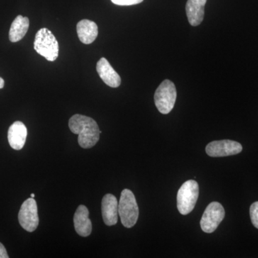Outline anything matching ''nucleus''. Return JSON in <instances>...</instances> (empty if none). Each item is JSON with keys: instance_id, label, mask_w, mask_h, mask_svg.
Listing matches in <instances>:
<instances>
[{"instance_id": "obj_11", "label": "nucleus", "mask_w": 258, "mask_h": 258, "mask_svg": "<svg viewBox=\"0 0 258 258\" xmlns=\"http://www.w3.org/2000/svg\"><path fill=\"white\" fill-rule=\"evenodd\" d=\"M75 230L81 237H88L92 232V223L89 218V211L85 205H80L74 217Z\"/></svg>"}, {"instance_id": "obj_1", "label": "nucleus", "mask_w": 258, "mask_h": 258, "mask_svg": "<svg viewBox=\"0 0 258 258\" xmlns=\"http://www.w3.org/2000/svg\"><path fill=\"white\" fill-rule=\"evenodd\" d=\"M69 125L71 132L79 135V144L83 149L92 148L99 141L101 132L92 118L76 114L70 118Z\"/></svg>"}, {"instance_id": "obj_2", "label": "nucleus", "mask_w": 258, "mask_h": 258, "mask_svg": "<svg viewBox=\"0 0 258 258\" xmlns=\"http://www.w3.org/2000/svg\"><path fill=\"white\" fill-rule=\"evenodd\" d=\"M34 49L47 60L55 61L58 57L59 45L52 32L47 28L38 30L35 35Z\"/></svg>"}, {"instance_id": "obj_10", "label": "nucleus", "mask_w": 258, "mask_h": 258, "mask_svg": "<svg viewBox=\"0 0 258 258\" xmlns=\"http://www.w3.org/2000/svg\"><path fill=\"white\" fill-rule=\"evenodd\" d=\"M97 73L107 86L111 88H118L121 83L119 75L113 69L108 60L102 57L96 64Z\"/></svg>"}, {"instance_id": "obj_18", "label": "nucleus", "mask_w": 258, "mask_h": 258, "mask_svg": "<svg viewBox=\"0 0 258 258\" xmlns=\"http://www.w3.org/2000/svg\"><path fill=\"white\" fill-rule=\"evenodd\" d=\"M8 252H7L6 249H5V246L0 242V258H8Z\"/></svg>"}, {"instance_id": "obj_7", "label": "nucleus", "mask_w": 258, "mask_h": 258, "mask_svg": "<svg viewBox=\"0 0 258 258\" xmlns=\"http://www.w3.org/2000/svg\"><path fill=\"white\" fill-rule=\"evenodd\" d=\"M20 225L29 232H34L39 225L38 212L36 201L29 198L24 202L18 214Z\"/></svg>"}, {"instance_id": "obj_17", "label": "nucleus", "mask_w": 258, "mask_h": 258, "mask_svg": "<svg viewBox=\"0 0 258 258\" xmlns=\"http://www.w3.org/2000/svg\"><path fill=\"white\" fill-rule=\"evenodd\" d=\"M144 0H111L113 4L120 6H130V5H138Z\"/></svg>"}, {"instance_id": "obj_9", "label": "nucleus", "mask_w": 258, "mask_h": 258, "mask_svg": "<svg viewBox=\"0 0 258 258\" xmlns=\"http://www.w3.org/2000/svg\"><path fill=\"white\" fill-rule=\"evenodd\" d=\"M102 217L107 226H113L118 222V203L114 195L107 194L102 199Z\"/></svg>"}, {"instance_id": "obj_5", "label": "nucleus", "mask_w": 258, "mask_h": 258, "mask_svg": "<svg viewBox=\"0 0 258 258\" xmlns=\"http://www.w3.org/2000/svg\"><path fill=\"white\" fill-rule=\"evenodd\" d=\"M175 85L169 80H165L159 85L154 94V103L158 111L168 114L172 111L176 100Z\"/></svg>"}, {"instance_id": "obj_20", "label": "nucleus", "mask_w": 258, "mask_h": 258, "mask_svg": "<svg viewBox=\"0 0 258 258\" xmlns=\"http://www.w3.org/2000/svg\"><path fill=\"white\" fill-rule=\"evenodd\" d=\"M30 197H31L32 198H34L35 197V194H31V195H30Z\"/></svg>"}, {"instance_id": "obj_13", "label": "nucleus", "mask_w": 258, "mask_h": 258, "mask_svg": "<svg viewBox=\"0 0 258 258\" xmlns=\"http://www.w3.org/2000/svg\"><path fill=\"white\" fill-rule=\"evenodd\" d=\"M207 1L208 0H188L186 13L190 25L198 26L203 23Z\"/></svg>"}, {"instance_id": "obj_14", "label": "nucleus", "mask_w": 258, "mask_h": 258, "mask_svg": "<svg viewBox=\"0 0 258 258\" xmlns=\"http://www.w3.org/2000/svg\"><path fill=\"white\" fill-rule=\"evenodd\" d=\"M77 33L79 40L83 43H92L98 36V26L91 20H81L77 25Z\"/></svg>"}, {"instance_id": "obj_6", "label": "nucleus", "mask_w": 258, "mask_h": 258, "mask_svg": "<svg viewBox=\"0 0 258 258\" xmlns=\"http://www.w3.org/2000/svg\"><path fill=\"white\" fill-rule=\"evenodd\" d=\"M225 212L221 204L213 202L207 207L204 212L200 225L202 230L206 233L215 232L225 218Z\"/></svg>"}, {"instance_id": "obj_19", "label": "nucleus", "mask_w": 258, "mask_h": 258, "mask_svg": "<svg viewBox=\"0 0 258 258\" xmlns=\"http://www.w3.org/2000/svg\"><path fill=\"white\" fill-rule=\"evenodd\" d=\"M5 86V80L3 78L0 77V89L4 88Z\"/></svg>"}, {"instance_id": "obj_12", "label": "nucleus", "mask_w": 258, "mask_h": 258, "mask_svg": "<svg viewBox=\"0 0 258 258\" xmlns=\"http://www.w3.org/2000/svg\"><path fill=\"white\" fill-rule=\"evenodd\" d=\"M28 129L23 122L15 121L10 125L8 138L10 147L15 150H21L26 142Z\"/></svg>"}, {"instance_id": "obj_15", "label": "nucleus", "mask_w": 258, "mask_h": 258, "mask_svg": "<svg viewBox=\"0 0 258 258\" xmlns=\"http://www.w3.org/2000/svg\"><path fill=\"white\" fill-rule=\"evenodd\" d=\"M30 26V21L27 17L18 15L12 23L9 32L10 42H17L21 40L26 35Z\"/></svg>"}, {"instance_id": "obj_8", "label": "nucleus", "mask_w": 258, "mask_h": 258, "mask_svg": "<svg viewBox=\"0 0 258 258\" xmlns=\"http://www.w3.org/2000/svg\"><path fill=\"white\" fill-rule=\"evenodd\" d=\"M242 151V145L232 140L215 141L206 147V152L210 157H223L236 155Z\"/></svg>"}, {"instance_id": "obj_4", "label": "nucleus", "mask_w": 258, "mask_h": 258, "mask_svg": "<svg viewBox=\"0 0 258 258\" xmlns=\"http://www.w3.org/2000/svg\"><path fill=\"white\" fill-rule=\"evenodd\" d=\"M199 184L195 180H188L181 185L177 193V208L182 215L192 211L199 198Z\"/></svg>"}, {"instance_id": "obj_3", "label": "nucleus", "mask_w": 258, "mask_h": 258, "mask_svg": "<svg viewBox=\"0 0 258 258\" xmlns=\"http://www.w3.org/2000/svg\"><path fill=\"white\" fill-rule=\"evenodd\" d=\"M139 207L134 193L128 189H123L118 203V215L122 225L126 228L134 227L139 218Z\"/></svg>"}, {"instance_id": "obj_16", "label": "nucleus", "mask_w": 258, "mask_h": 258, "mask_svg": "<svg viewBox=\"0 0 258 258\" xmlns=\"http://www.w3.org/2000/svg\"><path fill=\"white\" fill-rule=\"evenodd\" d=\"M249 215H250L252 225L258 229V202H255L251 205L249 208Z\"/></svg>"}]
</instances>
